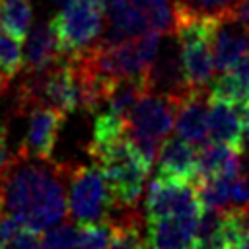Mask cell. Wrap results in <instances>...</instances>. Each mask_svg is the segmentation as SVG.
<instances>
[{
  "mask_svg": "<svg viewBox=\"0 0 249 249\" xmlns=\"http://www.w3.org/2000/svg\"><path fill=\"white\" fill-rule=\"evenodd\" d=\"M241 0H175L179 16L196 18H224L230 16Z\"/></svg>",
  "mask_w": 249,
  "mask_h": 249,
  "instance_id": "20",
  "label": "cell"
},
{
  "mask_svg": "<svg viewBox=\"0 0 249 249\" xmlns=\"http://www.w3.org/2000/svg\"><path fill=\"white\" fill-rule=\"evenodd\" d=\"M78 245V224L60 222L41 231V247H76Z\"/></svg>",
  "mask_w": 249,
  "mask_h": 249,
  "instance_id": "23",
  "label": "cell"
},
{
  "mask_svg": "<svg viewBox=\"0 0 249 249\" xmlns=\"http://www.w3.org/2000/svg\"><path fill=\"white\" fill-rule=\"evenodd\" d=\"M230 208H249V175H235L230 189Z\"/></svg>",
  "mask_w": 249,
  "mask_h": 249,
  "instance_id": "24",
  "label": "cell"
},
{
  "mask_svg": "<svg viewBox=\"0 0 249 249\" xmlns=\"http://www.w3.org/2000/svg\"><path fill=\"white\" fill-rule=\"evenodd\" d=\"M243 138L249 142V101L243 105Z\"/></svg>",
  "mask_w": 249,
  "mask_h": 249,
  "instance_id": "27",
  "label": "cell"
},
{
  "mask_svg": "<svg viewBox=\"0 0 249 249\" xmlns=\"http://www.w3.org/2000/svg\"><path fill=\"white\" fill-rule=\"evenodd\" d=\"M0 2H2V0H0Z\"/></svg>",
  "mask_w": 249,
  "mask_h": 249,
  "instance_id": "34",
  "label": "cell"
},
{
  "mask_svg": "<svg viewBox=\"0 0 249 249\" xmlns=\"http://www.w3.org/2000/svg\"><path fill=\"white\" fill-rule=\"evenodd\" d=\"M198 218L175 216V218L146 220V230H144L146 245L150 247H196Z\"/></svg>",
  "mask_w": 249,
  "mask_h": 249,
  "instance_id": "15",
  "label": "cell"
},
{
  "mask_svg": "<svg viewBox=\"0 0 249 249\" xmlns=\"http://www.w3.org/2000/svg\"><path fill=\"white\" fill-rule=\"evenodd\" d=\"M53 2H56V4H60V2H64V0H53Z\"/></svg>",
  "mask_w": 249,
  "mask_h": 249,
  "instance_id": "30",
  "label": "cell"
},
{
  "mask_svg": "<svg viewBox=\"0 0 249 249\" xmlns=\"http://www.w3.org/2000/svg\"><path fill=\"white\" fill-rule=\"evenodd\" d=\"M91 160L103 169L107 177L113 196V206L115 208L136 206L152 165L146 163V160L138 154V150L132 146L128 136L103 148Z\"/></svg>",
  "mask_w": 249,
  "mask_h": 249,
  "instance_id": "4",
  "label": "cell"
},
{
  "mask_svg": "<svg viewBox=\"0 0 249 249\" xmlns=\"http://www.w3.org/2000/svg\"><path fill=\"white\" fill-rule=\"evenodd\" d=\"M208 140L245 150L243 105L208 95Z\"/></svg>",
  "mask_w": 249,
  "mask_h": 249,
  "instance_id": "13",
  "label": "cell"
},
{
  "mask_svg": "<svg viewBox=\"0 0 249 249\" xmlns=\"http://www.w3.org/2000/svg\"><path fill=\"white\" fill-rule=\"evenodd\" d=\"M8 136H10V128L6 123H0V171L8 165L12 154L8 150Z\"/></svg>",
  "mask_w": 249,
  "mask_h": 249,
  "instance_id": "26",
  "label": "cell"
},
{
  "mask_svg": "<svg viewBox=\"0 0 249 249\" xmlns=\"http://www.w3.org/2000/svg\"><path fill=\"white\" fill-rule=\"evenodd\" d=\"M33 21L31 0H2L0 2V29L23 41Z\"/></svg>",
  "mask_w": 249,
  "mask_h": 249,
  "instance_id": "19",
  "label": "cell"
},
{
  "mask_svg": "<svg viewBox=\"0 0 249 249\" xmlns=\"http://www.w3.org/2000/svg\"><path fill=\"white\" fill-rule=\"evenodd\" d=\"M0 173H2V171H0Z\"/></svg>",
  "mask_w": 249,
  "mask_h": 249,
  "instance_id": "33",
  "label": "cell"
},
{
  "mask_svg": "<svg viewBox=\"0 0 249 249\" xmlns=\"http://www.w3.org/2000/svg\"><path fill=\"white\" fill-rule=\"evenodd\" d=\"M158 177L179 179V181H195L196 175V150L195 144L185 138L167 136L158 150Z\"/></svg>",
  "mask_w": 249,
  "mask_h": 249,
  "instance_id": "14",
  "label": "cell"
},
{
  "mask_svg": "<svg viewBox=\"0 0 249 249\" xmlns=\"http://www.w3.org/2000/svg\"><path fill=\"white\" fill-rule=\"evenodd\" d=\"M126 136V121L124 117L113 113V111H103L97 113L95 117V124H93V134L91 140L88 144V154L89 158H93L95 154H99L103 148L115 144L117 140Z\"/></svg>",
  "mask_w": 249,
  "mask_h": 249,
  "instance_id": "18",
  "label": "cell"
},
{
  "mask_svg": "<svg viewBox=\"0 0 249 249\" xmlns=\"http://www.w3.org/2000/svg\"><path fill=\"white\" fill-rule=\"evenodd\" d=\"M23 68V53L21 41L16 39L12 33L0 29V70L14 78Z\"/></svg>",
  "mask_w": 249,
  "mask_h": 249,
  "instance_id": "21",
  "label": "cell"
},
{
  "mask_svg": "<svg viewBox=\"0 0 249 249\" xmlns=\"http://www.w3.org/2000/svg\"><path fill=\"white\" fill-rule=\"evenodd\" d=\"M60 56L56 37L49 25V21H43L33 27L31 33H27V45L23 54V72L25 74H39L47 70L56 58Z\"/></svg>",
  "mask_w": 249,
  "mask_h": 249,
  "instance_id": "17",
  "label": "cell"
},
{
  "mask_svg": "<svg viewBox=\"0 0 249 249\" xmlns=\"http://www.w3.org/2000/svg\"><path fill=\"white\" fill-rule=\"evenodd\" d=\"M212 25L214 18H196V16H179L175 37L181 47V56L189 84L193 88H206L216 72L212 58Z\"/></svg>",
  "mask_w": 249,
  "mask_h": 249,
  "instance_id": "7",
  "label": "cell"
},
{
  "mask_svg": "<svg viewBox=\"0 0 249 249\" xmlns=\"http://www.w3.org/2000/svg\"><path fill=\"white\" fill-rule=\"evenodd\" d=\"M107 0H66L49 19L60 54L74 56L91 47L105 29Z\"/></svg>",
  "mask_w": 249,
  "mask_h": 249,
  "instance_id": "5",
  "label": "cell"
},
{
  "mask_svg": "<svg viewBox=\"0 0 249 249\" xmlns=\"http://www.w3.org/2000/svg\"><path fill=\"white\" fill-rule=\"evenodd\" d=\"M179 8L175 0H107L101 41L117 43L144 33H175Z\"/></svg>",
  "mask_w": 249,
  "mask_h": 249,
  "instance_id": "2",
  "label": "cell"
},
{
  "mask_svg": "<svg viewBox=\"0 0 249 249\" xmlns=\"http://www.w3.org/2000/svg\"><path fill=\"white\" fill-rule=\"evenodd\" d=\"M173 128L181 138L198 146L208 140V89H193L175 111Z\"/></svg>",
  "mask_w": 249,
  "mask_h": 249,
  "instance_id": "12",
  "label": "cell"
},
{
  "mask_svg": "<svg viewBox=\"0 0 249 249\" xmlns=\"http://www.w3.org/2000/svg\"><path fill=\"white\" fill-rule=\"evenodd\" d=\"M21 228L23 224L14 214H10L8 210H2L0 212V247H10Z\"/></svg>",
  "mask_w": 249,
  "mask_h": 249,
  "instance_id": "25",
  "label": "cell"
},
{
  "mask_svg": "<svg viewBox=\"0 0 249 249\" xmlns=\"http://www.w3.org/2000/svg\"><path fill=\"white\" fill-rule=\"evenodd\" d=\"M76 247H113V228L107 220L78 224Z\"/></svg>",
  "mask_w": 249,
  "mask_h": 249,
  "instance_id": "22",
  "label": "cell"
},
{
  "mask_svg": "<svg viewBox=\"0 0 249 249\" xmlns=\"http://www.w3.org/2000/svg\"><path fill=\"white\" fill-rule=\"evenodd\" d=\"M4 210V202H2V193H0V212Z\"/></svg>",
  "mask_w": 249,
  "mask_h": 249,
  "instance_id": "29",
  "label": "cell"
},
{
  "mask_svg": "<svg viewBox=\"0 0 249 249\" xmlns=\"http://www.w3.org/2000/svg\"><path fill=\"white\" fill-rule=\"evenodd\" d=\"M212 58L216 72L233 68L239 60L249 56V25L233 16L216 18L212 25Z\"/></svg>",
  "mask_w": 249,
  "mask_h": 249,
  "instance_id": "11",
  "label": "cell"
},
{
  "mask_svg": "<svg viewBox=\"0 0 249 249\" xmlns=\"http://www.w3.org/2000/svg\"><path fill=\"white\" fill-rule=\"evenodd\" d=\"M202 202L195 183L158 177L150 183L146 193V220L175 218V216H195L202 212Z\"/></svg>",
  "mask_w": 249,
  "mask_h": 249,
  "instance_id": "9",
  "label": "cell"
},
{
  "mask_svg": "<svg viewBox=\"0 0 249 249\" xmlns=\"http://www.w3.org/2000/svg\"><path fill=\"white\" fill-rule=\"evenodd\" d=\"M27 113H29V124L23 142L18 148V154L37 160H51L60 128L68 115L47 103H37Z\"/></svg>",
  "mask_w": 249,
  "mask_h": 249,
  "instance_id": "10",
  "label": "cell"
},
{
  "mask_svg": "<svg viewBox=\"0 0 249 249\" xmlns=\"http://www.w3.org/2000/svg\"><path fill=\"white\" fill-rule=\"evenodd\" d=\"M175 111V99L161 93L144 91L124 115L126 136L148 165H154L160 144L171 134Z\"/></svg>",
  "mask_w": 249,
  "mask_h": 249,
  "instance_id": "3",
  "label": "cell"
},
{
  "mask_svg": "<svg viewBox=\"0 0 249 249\" xmlns=\"http://www.w3.org/2000/svg\"><path fill=\"white\" fill-rule=\"evenodd\" d=\"M66 171L68 163L12 154L0 173L4 210L37 231L64 222L68 216Z\"/></svg>",
  "mask_w": 249,
  "mask_h": 249,
  "instance_id": "1",
  "label": "cell"
},
{
  "mask_svg": "<svg viewBox=\"0 0 249 249\" xmlns=\"http://www.w3.org/2000/svg\"><path fill=\"white\" fill-rule=\"evenodd\" d=\"M241 154L243 150L224 144V142H204L196 152V175L195 181L218 177V175H237L241 173Z\"/></svg>",
  "mask_w": 249,
  "mask_h": 249,
  "instance_id": "16",
  "label": "cell"
},
{
  "mask_svg": "<svg viewBox=\"0 0 249 249\" xmlns=\"http://www.w3.org/2000/svg\"><path fill=\"white\" fill-rule=\"evenodd\" d=\"M4 91H6V89H4V88H0V95H2V93H4Z\"/></svg>",
  "mask_w": 249,
  "mask_h": 249,
  "instance_id": "31",
  "label": "cell"
},
{
  "mask_svg": "<svg viewBox=\"0 0 249 249\" xmlns=\"http://www.w3.org/2000/svg\"><path fill=\"white\" fill-rule=\"evenodd\" d=\"M10 76H6L2 70H0V88H4V89H8V84H10Z\"/></svg>",
  "mask_w": 249,
  "mask_h": 249,
  "instance_id": "28",
  "label": "cell"
},
{
  "mask_svg": "<svg viewBox=\"0 0 249 249\" xmlns=\"http://www.w3.org/2000/svg\"><path fill=\"white\" fill-rule=\"evenodd\" d=\"M247 222H249V208H247Z\"/></svg>",
  "mask_w": 249,
  "mask_h": 249,
  "instance_id": "32",
  "label": "cell"
},
{
  "mask_svg": "<svg viewBox=\"0 0 249 249\" xmlns=\"http://www.w3.org/2000/svg\"><path fill=\"white\" fill-rule=\"evenodd\" d=\"M165 43L158 47V53L154 60L150 62L148 70L144 72V84L146 91L152 93H161L177 101V105L196 88L189 84L183 56H181V47L175 37V33H165Z\"/></svg>",
  "mask_w": 249,
  "mask_h": 249,
  "instance_id": "8",
  "label": "cell"
},
{
  "mask_svg": "<svg viewBox=\"0 0 249 249\" xmlns=\"http://www.w3.org/2000/svg\"><path fill=\"white\" fill-rule=\"evenodd\" d=\"M66 206L76 224L103 222L113 212V196L103 169L93 165H70L66 171Z\"/></svg>",
  "mask_w": 249,
  "mask_h": 249,
  "instance_id": "6",
  "label": "cell"
}]
</instances>
